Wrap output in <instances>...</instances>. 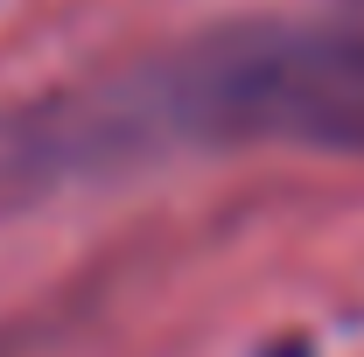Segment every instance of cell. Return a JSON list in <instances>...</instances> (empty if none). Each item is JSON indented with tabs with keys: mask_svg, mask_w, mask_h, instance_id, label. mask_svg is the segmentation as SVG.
Wrapping results in <instances>:
<instances>
[{
	"mask_svg": "<svg viewBox=\"0 0 364 357\" xmlns=\"http://www.w3.org/2000/svg\"><path fill=\"white\" fill-rule=\"evenodd\" d=\"M196 147L364 154V21L252 14L0 119V211Z\"/></svg>",
	"mask_w": 364,
	"mask_h": 357,
	"instance_id": "obj_1",
	"label": "cell"
}]
</instances>
